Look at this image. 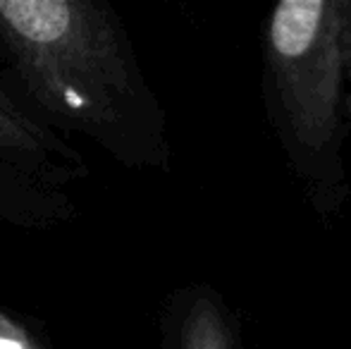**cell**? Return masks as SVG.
<instances>
[{
	"instance_id": "6da1fadb",
	"label": "cell",
	"mask_w": 351,
	"mask_h": 349,
	"mask_svg": "<svg viewBox=\"0 0 351 349\" xmlns=\"http://www.w3.org/2000/svg\"><path fill=\"white\" fill-rule=\"evenodd\" d=\"M0 46L53 117L125 163L158 158V108L120 27L96 5L0 0Z\"/></svg>"
},
{
	"instance_id": "7a4b0ae2",
	"label": "cell",
	"mask_w": 351,
	"mask_h": 349,
	"mask_svg": "<svg viewBox=\"0 0 351 349\" xmlns=\"http://www.w3.org/2000/svg\"><path fill=\"white\" fill-rule=\"evenodd\" d=\"M263 46L268 91L294 168L335 186L351 122V0L275 5Z\"/></svg>"
},
{
	"instance_id": "3957f363",
	"label": "cell",
	"mask_w": 351,
	"mask_h": 349,
	"mask_svg": "<svg viewBox=\"0 0 351 349\" xmlns=\"http://www.w3.org/2000/svg\"><path fill=\"white\" fill-rule=\"evenodd\" d=\"M0 163L58 189L86 175V163L67 141L48 132L0 91Z\"/></svg>"
},
{
	"instance_id": "277c9868",
	"label": "cell",
	"mask_w": 351,
	"mask_h": 349,
	"mask_svg": "<svg viewBox=\"0 0 351 349\" xmlns=\"http://www.w3.org/2000/svg\"><path fill=\"white\" fill-rule=\"evenodd\" d=\"M72 213L70 201L56 189L0 163V220L43 228Z\"/></svg>"
},
{
	"instance_id": "5b68a950",
	"label": "cell",
	"mask_w": 351,
	"mask_h": 349,
	"mask_svg": "<svg viewBox=\"0 0 351 349\" xmlns=\"http://www.w3.org/2000/svg\"><path fill=\"white\" fill-rule=\"evenodd\" d=\"M177 349H237L225 311L210 294H199L189 304L182 318Z\"/></svg>"
},
{
	"instance_id": "8992f818",
	"label": "cell",
	"mask_w": 351,
	"mask_h": 349,
	"mask_svg": "<svg viewBox=\"0 0 351 349\" xmlns=\"http://www.w3.org/2000/svg\"><path fill=\"white\" fill-rule=\"evenodd\" d=\"M0 349H36V347L24 335L22 328L14 326L8 316L0 313Z\"/></svg>"
}]
</instances>
